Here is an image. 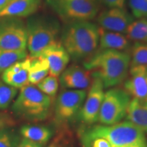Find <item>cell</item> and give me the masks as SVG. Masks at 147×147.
<instances>
[{
    "label": "cell",
    "mask_w": 147,
    "mask_h": 147,
    "mask_svg": "<svg viewBox=\"0 0 147 147\" xmlns=\"http://www.w3.org/2000/svg\"><path fill=\"white\" fill-rule=\"evenodd\" d=\"M131 56L126 51L97 49L83 63L93 77L102 80L105 89L124 82L130 67Z\"/></svg>",
    "instance_id": "6da1fadb"
},
{
    "label": "cell",
    "mask_w": 147,
    "mask_h": 147,
    "mask_svg": "<svg viewBox=\"0 0 147 147\" xmlns=\"http://www.w3.org/2000/svg\"><path fill=\"white\" fill-rule=\"evenodd\" d=\"M134 18L147 19V0H128Z\"/></svg>",
    "instance_id": "4316f807"
},
{
    "label": "cell",
    "mask_w": 147,
    "mask_h": 147,
    "mask_svg": "<svg viewBox=\"0 0 147 147\" xmlns=\"http://www.w3.org/2000/svg\"><path fill=\"white\" fill-rule=\"evenodd\" d=\"M27 47L31 58L39 57L48 47L59 42L60 23L56 17L45 14H35L26 23Z\"/></svg>",
    "instance_id": "3957f363"
},
{
    "label": "cell",
    "mask_w": 147,
    "mask_h": 147,
    "mask_svg": "<svg viewBox=\"0 0 147 147\" xmlns=\"http://www.w3.org/2000/svg\"><path fill=\"white\" fill-rule=\"evenodd\" d=\"M27 49L26 24L21 18L0 16V49L23 51Z\"/></svg>",
    "instance_id": "9c48e42d"
},
{
    "label": "cell",
    "mask_w": 147,
    "mask_h": 147,
    "mask_svg": "<svg viewBox=\"0 0 147 147\" xmlns=\"http://www.w3.org/2000/svg\"><path fill=\"white\" fill-rule=\"evenodd\" d=\"M91 129L108 140L113 147H126L147 142L145 133L129 121L112 125H95Z\"/></svg>",
    "instance_id": "5b68a950"
},
{
    "label": "cell",
    "mask_w": 147,
    "mask_h": 147,
    "mask_svg": "<svg viewBox=\"0 0 147 147\" xmlns=\"http://www.w3.org/2000/svg\"><path fill=\"white\" fill-rule=\"evenodd\" d=\"M51 98L36 86L29 84L20 89L12 110L21 119L30 121H43L49 116Z\"/></svg>",
    "instance_id": "277c9868"
},
{
    "label": "cell",
    "mask_w": 147,
    "mask_h": 147,
    "mask_svg": "<svg viewBox=\"0 0 147 147\" xmlns=\"http://www.w3.org/2000/svg\"><path fill=\"white\" fill-rule=\"evenodd\" d=\"M126 147H147V142L140 143V144H138L135 145H131V146H129Z\"/></svg>",
    "instance_id": "d6a6232c"
},
{
    "label": "cell",
    "mask_w": 147,
    "mask_h": 147,
    "mask_svg": "<svg viewBox=\"0 0 147 147\" xmlns=\"http://www.w3.org/2000/svg\"><path fill=\"white\" fill-rule=\"evenodd\" d=\"M86 89H66L60 92L55 105V119L59 125L70 123L78 117L87 96Z\"/></svg>",
    "instance_id": "ba28073f"
},
{
    "label": "cell",
    "mask_w": 147,
    "mask_h": 147,
    "mask_svg": "<svg viewBox=\"0 0 147 147\" xmlns=\"http://www.w3.org/2000/svg\"><path fill=\"white\" fill-rule=\"evenodd\" d=\"M59 76L61 85L66 89H87L93 78L91 71L76 64L66 67Z\"/></svg>",
    "instance_id": "4fadbf2b"
},
{
    "label": "cell",
    "mask_w": 147,
    "mask_h": 147,
    "mask_svg": "<svg viewBox=\"0 0 147 147\" xmlns=\"http://www.w3.org/2000/svg\"><path fill=\"white\" fill-rule=\"evenodd\" d=\"M99 49L126 51L131 49V42L121 33L110 32L99 27Z\"/></svg>",
    "instance_id": "e0dca14e"
},
{
    "label": "cell",
    "mask_w": 147,
    "mask_h": 147,
    "mask_svg": "<svg viewBox=\"0 0 147 147\" xmlns=\"http://www.w3.org/2000/svg\"><path fill=\"white\" fill-rule=\"evenodd\" d=\"M108 8H125L126 0H100Z\"/></svg>",
    "instance_id": "f546056e"
},
{
    "label": "cell",
    "mask_w": 147,
    "mask_h": 147,
    "mask_svg": "<svg viewBox=\"0 0 147 147\" xmlns=\"http://www.w3.org/2000/svg\"><path fill=\"white\" fill-rule=\"evenodd\" d=\"M123 89L132 99L147 102V66H130Z\"/></svg>",
    "instance_id": "7c38bea8"
},
{
    "label": "cell",
    "mask_w": 147,
    "mask_h": 147,
    "mask_svg": "<svg viewBox=\"0 0 147 147\" xmlns=\"http://www.w3.org/2000/svg\"><path fill=\"white\" fill-rule=\"evenodd\" d=\"M125 36L129 41L147 43V19H138L129 25Z\"/></svg>",
    "instance_id": "44dd1931"
},
{
    "label": "cell",
    "mask_w": 147,
    "mask_h": 147,
    "mask_svg": "<svg viewBox=\"0 0 147 147\" xmlns=\"http://www.w3.org/2000/svg\"><path fill=\"white\" fill-rule=\"evenodd\" d=\"M130 66H147V43L135 42L131 47Z\"/></svg>",
    "instance_id": "cb8c5ba5"
},
{
    "label": "cell",
    "mask_w": 147,
    "mask_h": 147,
    "mask_svg": "<svg viewBox=\"0 0 147 147\" xmlns=\"http://www.w3.org/2000/svg\"><path fill=\"white\" fill-rule=\"evenodd\" d=\"M31 57L27 56L10 65L1 74V79L5 84L16 89H21L29 84V69Z\"/></svg>",
    "instance_id": "9a60e30c"
},
{
    "label": "cell",
    "mask_w": 147,
    "mask_h": 147,
    "mask_svg": "<svg viewBox=\"0 0 147 147\" xmlns=\"http://www.w3.org/2000/svg\"><path fill=\"white\" fill-rule=\"evenodd\" d=\"M45 1L65 23L91 21L99 13L98 4L91 0H45Z\"/></svg>",
    "instance_id": "8992f818"
},
{
    "label": "cell",
    "mask_w": 147,
    "mask_h": 147,
    "mask_svg": "<svg viewBox=\"0 0 147 147\" xmlns=\"http://www.w3.org/2000/svg\"><path fill=\"white\" fill-rule=\"evenodd\" d=\"M80 142L82 147H113L107 139L95 133L90 127L81 132Z\"/></svg>",
    "instance_id": "7402d4cb"
},
{
    "label": "cell",
    "mask_w": 147,
    "mask_h": 147,
    "mask_svg": "<svg viewBox=\"0 0 147 147\" xmlns=\"http://www.w3.org/2000/svg\"><path fill=\"white\" fill-rule=\"evenodd\" d=\"M49 74V66L45 59L39 57L31 58L30 67L29 69V83L38 84L41 80L46 78Z\"/></svg>",
    "instance_id": "ffe728a7"
},
{
    "label": "cell",
    "mask_w": 147,
    "mask_h": 147,
    "mask_svg": "<svg viewBox=\"0 0 147 147\" xmlns=\"http://www.w3.org/2000/svg\"><path fill=\"white\" fill-rule=\"evenodd\" d=\"M16 147H42V145L38 143L32 142L29 140L23 138L18 143Z\"/></svg>",
    "instance_id": "4dcf8cb0"
},
{
    "label": "cell",
    "mask_w": 147,
    "mask_h": 147,
    "mask_svg": "<svg viewBox=\"0 0 147 147\" xmlns=\"http://www.w3.org/2000/svg\"><path fill=\"white\" fill-rule=\"evenodd\" d=\"M28 56L27 50L5 51L0 49V76L12 64Z\"/></svg>",
    "instance_id": "603a6c76"
},
{
    "label": "cell",
    "mask_w": 147,
    "mask_h": 147,
    "mask_svg": "<svg viewBox=\"0 0 147 147\" xmlns=\"http://www.w3.org/2000/svg\"><path fill=\"white\" fill-rule=\"evenodd\" d=\"M37 87L50 97H55L59 89V80L56 76H49L37 84Z\"/></svg>",
    "instance_id": "484cf974"
},
{
    "label": "cell",
    "mask_w": 147,
    "mask_h": 147,
    "mask_svg": "<svg viewBox=\"0 0 147 147\" xmlns=\"http://www.w3.org/2000/svg\"><path fill=\"white\" fill-rule=\"evenodd\" d=\"M126 119L147 133V102L131 99L127 110Z\"/></svg>",
    "instance_id": "ac0fdd59"
},
{
    "label": "cell",
    "mask_w": 147,
    "mask_h": 147,
    "mask_svg": "<svg viewBox=\"0 0 147 147\" xmlns=\"http://www.w3.org/2000/svg\"><path fill=\"white\" fill-rule=\"evenodd\" d=\"M104 89L105 88L102 80L97 77H93L89 91L78 115L80 120L84 124L91 125L98 121L100 108L105 94Z\"/></svg>",
    "instance_id": "30bf717a"
},
{
    "label": "cell",
    "mask_w": 147,
    "mask_h": 147,
    "mask_svg": "<svg viewBox=\"0 0 147 147\" xmlns=\"http://www.w3.org/2000/svg\"><path fill=\"white\" fill-rule=\"evenodd\" d=\"M13 0H0V11L2 10L5 6H7Z\"/></svg>",
    "instance_id": "1f68e13d"
},
{
    "label": "cell",
    "mask_w": 147,
    "mask_h": 147,
    "mask_svg": "<svg viewBox=\"0 0 147 147\" xmlns=\"http://www.w3.org/2000/svg\"><path fill=\"white\" fill-rule=\"evenodd\" d=\"M43 0H13L0 11V16L25 18L34 15L41 7Z\"/></svg>",
    "instance_id": "2e32d148"
},
{
    "label": "cell",
    "mask_w": 147,
    "mask_h": 147,
    "mask_svg": "<svg viewBox=\"0 0 147 147\" xmlns=\"http://www.w3.org/2000/svg\"><path fill=\"white\" fill-rule=\"evenodd\" d=\"M131 97L123 89L111 88L104 94L98 121L104 125L121 122L126 117Z\"/></svg>",
    "instance_id": "52a82bcc"
},
{
    "label": "cell",
    "mask_w": 147,
    "mask_h": 147,
    "mask_svg": "<svg viewBox=\"0 0 147 147\" xmlns=\"http://www.w3.org/2000/svg\"><path fill=\"white\" fill-rule=\"evenodd\" d=\"M15 124V121L10 115L3 112H0V129L12 127Z\"/></svg>",
    "instance_id": "f1b7e54d"
},
{
    "label": "cell",
    "mask_w": 147,
    "mask_h": 147,
    "mask_svg": "<svg viewBox=\"0 0 147 147\" xmlns=\"http://www.w3.org/2000/svg\"><path fill=\"white\" fill-rule=\"evenodd\" d=\"M49 147H55L54 145H51V146H49Z\"/></svg>",
    "instance_id": "e575fe53"
},
{
    "label": "cell",
    "mask_w": 147,
    "mask_h": 147,
    "mask_svg": "<svg viewBox=\"0 0 147 147\" xmlns=\"http://www.w3.org/2000/svg\"><path fill=\"white\" fill-rule=\"evenodd\" d=\"M91 1H95V2H97V1H98L99 0H91Z\"/></svg>",
    "instance_id": "836d02e7"
},
{
    "label": "cell",
    "mask_w": 147,
    "mask_h": 147,
    "mask_svg": "<svg viewBox=\"0 0 147 147\" xmlns=\"http://www.w3.org/2000/svg\"><path fill=\"white\" fill-rule=\"evenodd\" d=\"M40 57L47 61L51 76L58 77L67 67L71 58L60 41L48 47Z\"/></svg>",
    "instance_id": "5bb4252c"
},
{
    "label": "cell",
    "mask_w": 147,
    "mask_h": 147,
    "mask_svg": "<svg viewBox=\"0 0 147 147\" xmlns=\"http://www.w3.org/2000/svg\"><path fill=\"white\" fill-rule=\"evenodd\" d=\"M134 16L125 8H108L97 15V22L101 28L110 32L125 34Z\"/></svg>",
    "instance_id": "8fae6325"
},
{
    "label": "cell",
    "mask_w": 147,
    "mask_h": 147,
    "mask_svg": "<svg viewBox=\"0 0 147 147\" xmlns=\"http://www.w3.org/2000/svg\"><path fill=\"white\" fill-rule=\"evenodd\" d=\"M18 138L8 128L0 129V147H16Z\"/></svg>",
    "instance_id": "83f0119b"
},
{
    "label": "cell",
    "mask_w": 147,
    "mask_h": 147,
    "mask_svg": "<svg viewBox=\"0 0 147 147\" xmlns=\"http://www.w3.org/2000/svg\"><path fill=\"white\" fill-rule=\"evenodd\" d=\"M99 27L90 21L65 23L61 28L59 41L74 61H85L99 46Z\"/></svg>",
    "instance_id": "7a4b0ae2"
},
{
    "label": "cell",
    "mask_w": 147,
    "mask_h": 147,
    "mask_svg": "<svg viewBox=\"0 0 147 147\" xmlns=\"http://www.w3.org/2000/svg\"><path fill=\"white\" fill-rule=\"evenodd\" d=\"M23 138L38 143L43 146L53 136V131L49 127L37 125H25L20 129Z\"/></svg>",
    "instance_id": "d6986e66"
},
{
    "label": "cell",
    "mask_w": 147,
    "mask_h": 147,
    "mask_svg": "<svg viewBox=\"0 0 147 147\" xmlns=\"http://www.w3.org/2000/svg\"><path fill=\"white\" fill-rule=\"evenodd\" d=\"M17 93L18 89L0 80V109L8 108Z\"/></svg>",
    "instance_id": "d4e9b609"
}]
</instances>
